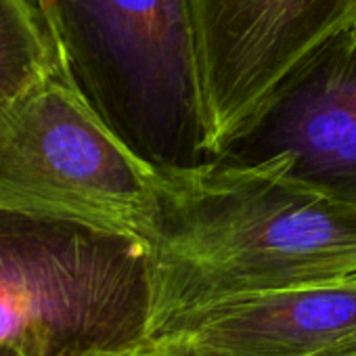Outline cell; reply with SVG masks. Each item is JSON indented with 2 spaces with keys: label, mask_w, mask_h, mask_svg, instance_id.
<instances>
[{
  "label": "cell",
  "mask_w": 356,
  "mask_h": 356,
  "mask_svg": "<svg viewBox=\"0 0 356 356\" xmlns=\"http://www.w3.org/2000/svg\"><path fill=\"white\" fill-rule=\"evenodd\" d=\"M153 335L218 302L356 277V210L298 183L281 159L159 176L147 239Z\"/></svg>",
  "instance_id": "1"
},
{
  "label": "cell",
  "mask_w": 356,
  "mask_h": 356,
  "mask_svg": "<svg viewBox=\"0 0 356 356\" xmlns=\"http://www.w3.org/2000/svg\"><path fill=\"white\" fill-rule=\"evenodd\" d=\"M63 80L157 176L216 161L191 0H32Z\"/></svg>",
  "instance_id": "2"
},
{
  "label": "cell",
  "mask_w": 356,
  "mask_h": 356,
  "mask_svg": "<svg viewBox=\"0 0 356 356\" xmlns=\"http://www.w3.org/2000/svg\"><path fill=\"white\" fill-rule=\"evenodd\" d=\"M151 333L143 239L0 195V352L120 356Z\"/></svg>",
  "instance_id": "3"
},
{
  "label": "cell",
  "mask_w": 356,
  "mask_h": 356,
  "mask_svg": "<svg viewBox=\"0 0 356 356\" xmlns=\"http://www.w3.org/2000/svg\"><path fill=\"white\" fill-rule=\"evenodd\" d=\"M159 176L63 80L44 78L0 115V195L147 243Z\"/></svg>",
  "instance_id": "4"
},
{
  "label": "cell",
  "mask_w": 356,
  "mask_h": 356,
  "mask_svg": "<svg viewBox=\"0 0 356 356\" xmlns=\"http://www.w3.org/2000/svg\"><path fill=\"white\" fill-rule=\"evenodd\" d=\"M214 155L287 76L356 26V0H191Z\"/></svg>",
  "instance_id": "5"
},
{
  "label": "cell",
  "mask_w": 356,
  "mask_h": 356,
  "mask_svg": "<svg viewBox=\"0 0 356 356\" xmlns=\"http://www.w3.org/2000/svg\"><path fill=\"white\" fill-rule=\"evenodd\" d=\"M281 159L298 183L356 210V32L318 47L220 151L222 163Z\"/></svg>",
  "instance_id": "6"
},
{
  "label": "cell",
  "mask_w": 356,
  "mask_h": 356,
  "mask_svg": "<svg viewBox=\"0 0 356 356\" xmlns=\"http://www.w3.org/2000/svg\"><path fill=\"white\" fill-rule=\"evenodd\" d=\"M356 329V277L218 302L168 321L172 339L216 356H314Z\"/></svg>",
  "instance_id": "7"
},
{
  "label": "cell",
  "mask_w": 356,
  "mask_h": 356,
  "mask_svg": "<svg viewBox=\"0 0 356 356\" xmlns=\"http://www.w3.org/2000/svg\"><path fill=\"white\" fill-rule=\"evenodd\" d=\"M57 72L55 47L32 0H0V115Z\"/></svg>",
  "instance_id": "8"
},
{
  "label": "cell",
  "mask_w": 356,
  "mask_h": 356,
  "mask_svg": "<svg viewBox=\"0 0 356 356\" xmlns=\"http://www.w3.org/2000/svg\"><path fill=\"white\" fill-rule=\"evenodd\" d=\"M120 356H216L206 350H200L195 346L183 343V341H172V339H155L149 341L145 348L120 354Z\"/></svg>",
  "instance_id": "9"
},
{
  "label": "cell",
  "mask_w": 356,
  "mask_h": 356,
  "mask_svg": "<svg viewBox=\"0 0 356 356\" xmlns=\"http://www.w3.org/2000/svg\"><path fill=\"white\" fill-rule=\"evenodd\" d=\"M314 356H356V329L343 335L341 339L333 341L331 346H327Z\"/></svg>",
  "instance_id": "10"
},
{
  "label": "cell",
  "mask_w": 356,
  "mask_h": 356,
  "mask_svg": "<svg viewBox=\"0 0 356 356\" xmlns=\"http://www.w3.org/2000/svg\"><path fill=\"white\" fill-rule=\"evenodd\" d=\"M0 356H11V354H7V352H0Z\"/></svg>",
  "instance_id": "11"
},
{
  "label": "cell",
  "mask_w": 356,
  "mask_h": 356,
  "mask_svg": "<svg viewBox=\"0 0 356 356\" xmlns=\"http://www.w3.org/2000/svg\"><path fill=\"white\" fill-rule=\"evenodd\" d=\"M354 32H356V26H354Z\"/></svg>",
  "instance_id": "12"
}]
</instances>
